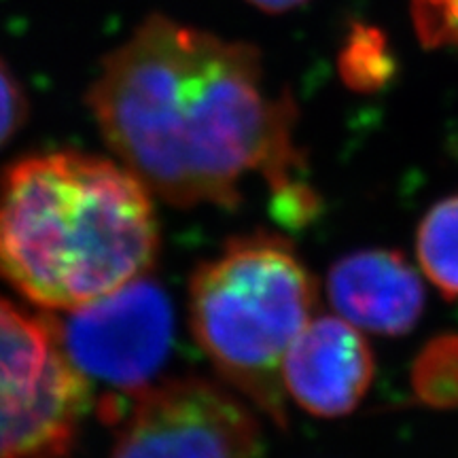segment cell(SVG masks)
<instances>
[{
    "instance_id": "cell-11",
    "label": "cell",
    "mask_w": 458,
    "mask_h": 458,
    "mask_svg": "<svg viewBox=\"0 0 458 458\" xmlns=\"http://www.w3.org/2000/svg\"><path fill=\"white\" fill-rule=\"evenodd\" d=\"M411 17L427 47L458 51V0H411Z\"/></svg>"
},
{
    "instance_id": "cell-2",
    "label": "cell",
    "mask_w": 458,
    "mask_h": 458,
    "mask_svg": "<svg viewBox=\"0 0 458 458\" xmlns=\"http://www.w3.org/2000/svg\"><path fill=\"white\" fill-rule=\"evenodd\" d=\"M157 253L151 191L123 164L51 151L0 176V278L45 310L114 293L148 274Z\"/></svg>"
},
{
    "instance_id": "cell-3",
    "label": "cell",
    "mask_w": 458,
    "mask_h": 458,
    "mask_svg": "<svg viewBox=\"0 0 458 458\" xmlns=\"http://www.w3.org/2000/svg\"><path fill=\"white\" fill-rule=\"evenodd\" d=\"M318 286L289 238L238 236L189 284L196 342L219 376L274 425H286L283 363L317 314Z\"/></svg>"
},
{
    "instance_id": "cell-13",
    "label": "cell",
    "mask_w": 458,
    "mask_h": 458,
    "mask_svg": "<svg viewBox=\"0 0 458 458\" xmlns=\"http://www.w3.org/2000/svg\"><path fill=\"white\" fill-rule=\"evenodd\" d=\"M246 3H250L253 7H257L263 13H286V11H293L297 7H301V4H306L308 0H246Z\"/></svg>"
},
{
    "instance_id": "cell-8",
    "label": "cell",
    "mask_w": 458,
    "mask_h": 458,
    "mask_svg": "<svg viewBox=\"0 0 458 458\" xmlns=\"http://www.w3.org/2000/svg\"><path fill=\"white\" fill-rule=\"evenodd\" d=\"M327 300L340 318L363 334L401 337L425 312V284L401 250L363 249L329 267Z\"/></svg>"
},
{
    "instance_id": "cell-9",
    "label": "cell",
    "mask_w": 458,
    "mask_h": 458,
    "mask_svg": "<svg viewBox=\"0 0 458 458\" xmlns=\"http://www.w3.org/2000/svg\"><path fill=\"white\" fill-rule=\"evenodd\" d=\"M416 255L425 276L458 300V193L439 199L416 229Z\"/></svg>"
},
{
    "instance_id": "cell-10",
    "label": "cell",
    "mask_w": 458,
    "mask_h": 458,
    "mask_svg": "<svg viewBox=\"0 0 458 458\" xmlns=\"http://www.w3.org/2000/svg\"><path fill=\"white\" fill-rule=\"evenodd\" d=\"M411 388L433 410H458V334L428 340L411 363Z\"/></svg>"
},
{
    "instance_id": "cell-1",
    "label": "cell",
    "mask_w": 458,
    "mask_h": 458,
    "mask_svg": "<svg viewBox=\"0 0 458 458\" xmlns=\"http://www.w3.org/2000/svg\"><path fill=\"white\" fill-rule=\"evenodd\" d=\"M88 106L114 156L172 206L233 210L246 176L261 174L283 225L320 213L295 142V100L267 89L253 45L148 15L102 60Z\"/></svg>"
},
{
    "instance_id": "cell-6",
    "label": "cell",
    "mask_w": 458,
    "mask_h": 458,
    "mask_svg": "<svg viewBox=\"0 0 458 458\" xmlns=\"http://www.w3.org/2000/svg\"><path fill=\"white\" fill-rule=\"evenodd\" d=\"M261 444L249 401L204 377H179L131 403L111 458H257Z\"/></svg>"
},
{
    "instance_id": "cell-4",
    "label": "cell",
    "mask_w": 458,
    "mask_h": 458,
    "mask_svg": "<svg viewBox=\"0 0 458 458\" xmlns=\"http://www.w3.org/2000/svg\"><path fill=\"white\" fill-rule=\"evenodd\" d=\"M89 403L49 318L0 295V458H66Z\"/></svg>"
},
{
    "instance_id": "cell-12",
    "label": "cell",
    "mask_w": 458,
    "mask_h": 458,
    "mask_svg": "<svg viewBox=\"0 0 458 458\" xmlns=\"http://www.w3.org/2000/svg\"><path fill=\"white\" fill-rule=\"evenodd\" d=\"M28 119V96L15 72L0 60V147L20 131Z\"/></svg>"
},
{
    "instance_id": "cell-7",
    "label": "cell",
    "mask_w": 458,
    "mask_h": 458,
    "mask_svg": "<svg viewBox=\"0 0 458 458\" xmlns=\"http://www.w3.org/2000/svg\"><path fill=\"white\" fill-rule=\"evenodd\" d=\"M374 377L376 359L365 334L337 314H314L283 363L286 399L318 418L357 410Z\"/></svg>"
},
{
    "instance_id": "cell-5",
    "label": "cell",
    "mask_w": 458,
    "mask_h": 458,
    "mask_svg": "<svg viewBox=\"0 0 458 458\" xmlns=\"http://www.w3.org/2000/svg\"><path fill=\"white\" fill-rule=\"evenodd\" d=\"M47 318L89 391H105L100 408L106 420H122L123 401L153 386L174 337L170 297L148 274L89 306Z\"/></svg>"
}]
</instances>
